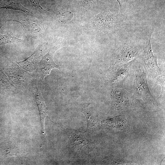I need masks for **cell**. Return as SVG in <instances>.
<instances>
[{"label": "cell", "mask_w": 165, "mask_h": 165, "mask_svg": "<svg viewBox=\"0 0 165 165\" xmlns=\"http://www.w3.org/2000/svg\"><path fill=\"white\" fill-rule=\"evenodd\" d=\"M120 14L115 15L108 9L105 10L94 16L90 22V29L99 30L109 33L117 28L122 22Z\"/></svg>", "instance_id": "6da1fadb"}, {"label": "cell", "mask_w": 165, "mask_h": 165, "mask_svg": "<svg viewBox=\"0 0 165 165\" xmlns=\"http://www.w3.org/2000/svg\"><path fill=\"white\" fill-rule=\"evenodd\" d=\"M147 75L142 68L139 67L136 71L134 84V89L139 97L153 105H156L154 98L149 91Z\"/></svg>", "instance_id": "7a4b0ae2"}, {"label": "cell", "mask_w": 165, "mask_h": 165, "mask_svg": "<svg viewBox=\"0 0 165 165\" xmlns=\"http://www.w3.org/2000/svg\"><path fill=\"white\" fill-rule=\"evenodd\" d=\"M60 47V45L53 46L46 55L42 57L35 66L33 72L43 80L45 76L50 73L52 69L58 68V66L54 62L53 56L55 51Z\"/></svg>", "instance_id": "3957f363"}, {"label": "cell", "mask_w": 165, "mask_h": 165, "mask_svg": "<svg viewBox=\"0 0 165 165\" xmlns=\"http://www.w3.org/2000/svg\"><path fill=\"white\" fill-rule=\"evenodd\" d=\"M152 32L148 36L146 46L143 52V58L145 63L149 72L154 76L161 74V71L159 68L157 62V58L153 54L152 51L151 38Z\"/></svg>", "instance_id": "277c9868"}, {"label": "cell", "mask_w": 165, "mask_h": 165, "mask_svg": "<svg viewBox=\"0 0 165 165\" xmlns=\"http://www.w3.org/2000/svg\"><path fill=\"white\" fill-rule=\"evenodd\" d=\"M46 46L41 45L38 47L33 53L25 60L18 62V64L25 70L33 72L46 50Z\"/></svg>", "instance_id": "5b68a950"}, {"label": "cell", "mask_w": 165, "mask_h": 165, "mask_svg": "<svg viewBox=\"0 0 165 165\" xmlns=\"http://www.w3.org/2000/svg\"><path fill=\"white\" fill-rule=\"evenodd\" d=\"M11 20L20 24L26 31L31 34H37L41 31L40 23L35 18L25 17L18 14L13 16Z\"/></svg>", "instance_id": "8992f818"}, {"label": "cell", "mask_w": 165, "mask_h": 165, "mask_svg": "<svg viewBox=\"0 0 165 165\" xmlns=\"http://www.w3.org/2000/svg\"><path fill=\"white\" fill-rule=\"evenodd\" d=\"M29 87L38 107L42 127V133L44 134V122L45 118L47 116V109L36 85L35 83H30Z\"/></svg>", "instance_id": "52a82bcc"}, {"label": "cell", "mask_w": 165, "mask_h": 165, "mask_svg": "<svg viewBox=\"0 0 165 165\" xmlns=\"http://www.w3.org/2000/svg\"><path fill=\"white\" fill-rule=\"evenodd\" d=\"M10 67L9 75L12 80L16 85L21 87L27 86L28 83L26 74L24 71L14 63H13Z\"/></svg>", "instance_id": "ba28073f"}, {"label": "cell", "mask_w": 165, "mask_h": 165, "mask_svg": "<svg viewBox=\"0 0 165 165\" xmlns=\"http://www.w3.org/2000/svg\"><path fill=\"white\" fill-rule=\"evenodd\" d=\"M67 134L71 143L75 148H90L89 141L80 133L73 130H68Z\"/></svg>", "instance_id": "9c48e42d"}, {"label": "cell", "mask_w": 165, "mask_h": 165, "mask_svg": "<svg viewBox=\"0 0 165 165\" xmlns=\"http://www.w3.org/2000/svg\"><path fill=\"white\" fill-rule=\"evenodd\" d=\"M138 53L137 48L131 45L125 44L119 50L117 57L119 60L127 62L134 58Z\"/></svg>", "instance_id": "30bf717a"}, {"label": "cell", "mask_w": 165, "mask_h": 165, "mask_svg": "<svg viewBox=\"0 0 165 165\" xmlns=\"http://www.w3.org/2000/svg\"><path fill=\"white\" fill-rule=\"evenodd\" d=\"M8 9L23 11L30 15H33L32 11L24 7L18 0H0V9Z\"/></svg>", "instance_id": "8fae6325"}, {"label": "cell", "mask_w": 165, "mask_h": 165, "mask_svg": "<svg viewBox=\"0 0 165 165\" xmlns=\"http://www.w3.org/2000/svg\"><path fill=\"white\" fill-rule=\"evenodd\" d=\"M25 40L16 37L12 33H7L4 35L0 34V46L12 43L24 42Z\"/></svg>", "instance_id": "7c38bea8"}, {"label": "cell", "mask_w": 165, "mask_h": 165, "mask_svg": "<svg viewBox=\"0 0 165 165\" xmlns=\"http://www.w3.org/2000/svg\"><path fill=\"white\" fill-rule=\"evenodd\" d=\"M85 115L87 121V129L88 131L92 130L95 128V127L98 124L97 121L96 120L94 116L90 113V111L84 109L82 111Z\"/></svg>", "instance_id": "4fadbf2b"}, {"label": "cell", "mask_w": 165, "mask_h": 165, "mask_svg": "<svg viewBox=\"0 0 165 165\" xmlns=\"http://www.w3.org/2000/svg\"><path fill=\"white\" fill-rule=\"evenodd\" d=\"M59 13V19L64 21L70 20L73 16L72 12L68 10L67 7H62Z\"/></svg>", "instance_id": "5bb4252c"}, {"label": "cell", "mask_w": 165, "mask_h": 165, "mask_svg": "<svg viewBox=\"0 0 165 165\" xmlns=\"http://www.w3.org/2000/svg\"><path fill=\"white\" fill-rule=\"evenodd\" d=\"M33 9H35L42 14H48L49 12L44 9L40 5L38 0H29Z\"/></svg>", "instance_id": "9a60e30c"}, {"label": "cell", "mask_w": 165, "mask_h": 165, "mask_svg": "<svg viewBox=\"0 0 165 165\" xmlns=\"http://www.w3.org/2000/svg\"><path fill=\"white\" fill-rule=\"evenodd\" d=\"M113 104L114 107H118L121 102H123V96L118 91H114L112 94Z\"/></svg>", "instance_id": "2e32d148"}, {"label": "cell", "mask_w": 165, "mask_h": 165, "mask_svg": "<svg viewBox=\"0 0 165 165\" xmlns=\"http://www.w3.org/2000/svg\"><path fill=\"white\" fill-rule=\"evenodd\" d=\"M98 0H78L82 8L84 9H90L94 4L97 2Z\"/></svg>", "instance_id": "e0dca14e"}, {"label": "cell", "mask_w": 165, "mask_h": 165, "mask_svg": "<svg viewBox=\"0 0 165 165\" xmlns=\"http://www.w3.org/2000/svg\"><path fill=\"white\" fill-rule=\"evenodd\" d=\"M157 82L159 84H160L162 86V95L164 94V75H162L159 76L157 79Z\"/></svg>", "instance_id": "ac0fdd59"}, {"label": "cell", "mask_w": 165, "mask_h": 165, "mask_svg": "<svg viewBox=\"0 0 165 165\" xmlns=\"http://www.w3.org/2000/svg\"><path fill=\"white\" fill-rule=\"evenodd\" d=\"M120 7V12L122 13L125 9L127 0H116Z\"/></svg>", "instance_id": "d6986e66"}, {"label": "cell", "mask_w": 165, "mask_h": 165, "mask_svg": "<svg viewBox=\"0 0 165 165\" xmlns=\"http://www.w3.org/2000/svg\"><path fill=\"white\" fill-rule=\"evenodd\" d=\"M126 71L125 69H122L116 73V79H120L122 78V77L124 76L126 73Z\"/></svg>", "instance_id": "ffe728a7"}, {"label": "cell", "mask_w": 165, "mask_h": 165, "mask_svg": "<svg viewBox=\"0 0 165 165\" xmlns=\"http://www.w3.org/2000/svg\"><path fill=\"white\" fill-rule=\"evenodd\" d=\"M40 1H41L42 3H43L46 2V0H39Z\"/></svg>", "instance_id": "44dd1931"}, {"label": "cell", "mask_w": 165, "mask_h": 165, "mask_svg": "<svg viewBox=\"0 0 165 165\" xmlns=\"http://www.w3.org/2000/svg\"><path fill=\"white\" fill-rule=\"evenodd\" d=\"M1 27V26H0V29Z\"/></svg>", "instance_id": "7402d4cb"}]
</instances>
